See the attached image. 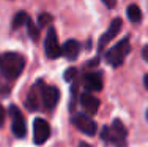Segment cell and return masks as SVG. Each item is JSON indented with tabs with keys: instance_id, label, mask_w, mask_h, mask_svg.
I'll use <instances>...</instances> for the list:
<instances>
[{
	"instance_id": "obj_24",
	"label": "cell",
	"mask_w": 148,
	"mask_h": 147,
	"mask_svg": "<svg viewBox=\"0 0 148 147\" xmlns=\"http://www.w3.org/2000/svg\"><path fill=\"white\" fill-rule=\"evenodd\" d=\"M147 120H148V111H147Z\"/></svg>"
},
{
	"instance_id": "obj_21",
	"label": "cell",
	"mask_w": 148,
	"mask_h": 147,
	"mask_svg": "<svg viewBox=\"0 0 148 147\" xmlns=\"http://www.w3.org/2000/svg\"><path fill=\"white\" fill-rule=\"evenodd\" d=\"M142 55H143V59H145V60L148 62V44L145 48H143V51H142Z\"/></svg>"
},
{
	"instance_id": "obj_2",
	"label": "cell",
	"mask_w": 148,
	"mask_h": 147,
	"mask_svg": "<svg viewBox=\"0 0 148 147\" xmlns=\"http://www.w3.org/2000/svg\"><path fill=\"white\" fill-rule=\"evenodd\" d=\"M126 136L128 130L120 119H115L112 122V127H104L101 131V138L114 147H126Z\"/></svg>"
},
{
	"instance_id": "obj_9",
	"label": "cell",
	"mask_w": 148,
	"mask_h": 147,
	"mask_svg": "<svg viewBox=\"0 0 148 147\" xmlns=\"http://www.w3.org/2000/svg\"><path fill=\"white\" fill-rule=\"evenodd\" d=\"M121 26H123V21L120 19V17H117V19H114L110 22V26H109V29L106 30V32L103 33V37L99 38V51H103V49L107 46L109 43H110L112 40H114L115 37L118 35V32L121 30Z\"/></svg>"
},
{
	"instance_id": "obj_23",
	"label": "cell",
	"mask_w": 148,
	"mask_h": 147,
	"mask_svg": "<svg viewBox=\"0 0 148 147\" xmlns=\"http://www.w3.org/2000/svg\"><path fill=\"white\" fill-rule=\"evenodd\" d=\"M79 147H91V146H90V144H87V142H80Z\"/></svg>"
},
{
	"instance_id": "obj_7",
	"label": "cell",
	"mask_w": 148,
	"mask_h": 147,
	"mask_svg": "<svg viewBox=\"0 0 148 147\" xmlns=\"http://www.w3.org/2000/svg\"><path fill=\"white\" fill-rule=\"evenodd\" d=\"M44 51L49 59H58L62 55V46L58 43L57 32H55L54 27H49L47 37H46V41H44Z\"/></svg>"
},
{
	"instance_id": "obj_15",
	"label": "cell",
	"mask_w": 148,
	"mask_h": 147,
	"mask_svg": "<svg viewBox=\"0 0 148 147\" xmlns=\"http://www.w3.org/2000/svg\"><path fill=\"white\" fill-rule=\"evenodd\" d=\"M29 21H30V16L27 14L25 11H19L14 16V19H13V29H19V27L24 26V24L27 26V22H29Z\"/></svg>"
},
{
	"instance_id": "obj_22",
	"label": "cell",
	"mask_w": 148,
	"mask_h": 147,
	"mask_svg": "<svg viewBox=\"0 0 148 147\" xmlns=\"http://www.w3.org/2000/svg\"><path fill=\"white\" fill-rule=\"evenodd\" d=\"M143 84H145V87L148 90V75H145V78H143Z\"/></svg>"
},
{
	"instance_id": "obj_16",
	"label": "cell",
	"mask_w": 148,
	"mask_h": 147,
	"mask_svg": "<svg viewBox=\"0 0 148 147\" xmlns=\"http://www.w3.org/2000/svg\"><path fill=\"white\" fill-rule=\"evenodd\" d=\"M27 29H29V35H30L32 40H33V41H38V38H40V29L35 26V22H33L32 19L27 22Z\"/></svg>"
},
{
	"instance_id": "obj_10",
	"label": "cell",
	"mask_w": 148,
	"mask_h": 147,
	"mask_svg": "<svg viewBox=\"0 0 148 147\" xmlns=\"http://www.w3.org/2000/svg\"><path fill=\"white\" fill-rule=\"evenodd\" d=\"M103 75L98 71L95 73H87L84 76V87L87 89V92H99L103 89Z\"/></svg>"
},
{
	"instance_id": "obj_17",
	"label": "cell",
	"mask_w": 148,
	"mask_h": 147,
	"mask_svg": "<svg viewBox=\"0 0 148 147\" xmlns=\"http://www.w3.org/2000/svg\"><path fill=\"white\" fill-rule=\"evenodd\" d=\"M52 21V16L47 14V13H43V14H40V17H38V22H40V26H47L49 22Z\"/></svg>"
},
{
	"instance_id": "obj_13",
	"label": "cell",
	"mask_w": 148,
	"mask_h": 147,
	"mask_svg": "<svg viewBox=\"0 0 148 147\" xmlns=\"http://www.w3.org/2000/svg\"><path fill=\"white\" fill-rule=\"evenodd\" d=\"M79 52H80V44H79V41H76V40H68L62 46V54L65 55L68 60H76Z\"/></svg>"
},
{
	"instance_id": "obj_20",
	"label": "cell",
	"mask_w": 148,
	"mask_h": 147,
	"mask_svg": "<svg viewBox=\"0 0 148 147\" xmlns=\"http://www.w3.org/2000/svg\"><path fill=\"white\" fill-rule=\"evenodd\" d=\"M3 122H5V109H3V106L0 104V127L3 125Z\"/></svg>"
},
{
	"instance_id": "obj_3",
	"label": "cell",
	"mask_w": 148,
	"mask_h": 147,
	"mask_svg": "<svg viewBox=\"0 0 148 147\" xmlns=\"http://www.w3.org/2000/svg\"><path fill=\"white\" fill-rule=\"evenodd\" d=\"M131 52V43H129V38H125V40L118 41L114 48H110L106 54V62L112 66H120L125 62L126 55Z\"/></svg>"
},
{
	"instance_id": "obj_19",
	"label": "cell",
	"mask_w": 148,
	"mask_h": 147,
	"mask_svg": "<svg viewBox=\"0 0 148 147\" xmlns=\"http://www.w3.org/2000/svg\"><path fill=\"white\" fill-rule=\"evenodd\" d=\"M103 3L107 8H114V6L117 5V0H103Z\"/></svg>"
},
{
	"instance_id": "obj_12",
	"label": "cell",
	"mask_w": 148,
	"mask_h": 147,
	"mask_svg": "<svg viewBox=\"0 0 148 147\" xmlns=\"http://www.w3.org/2000/svg\"><path fill=\"white\" fill-rule=\"evenodd\" d=\"M25 106L29 111H36L41 108V90H40V82L35 84L30 89L29 95H27L25 100Z\"/></svg>"
},
{
	"instance_id": "obj_8",
	"label": "cell",
	"mask_w": 148,
	"mask_h": 147,
	"mask_svg": "<svg viewBox=\"0 0 148 147\" xmlns=\"http://www.w3.org/2000/svg\"><path fill=\"white\" fill-rule=\"evenodd\" d=\"M51 136V127L44 119H35L33 122V141L35 144L43 146Z\"/></svg>"
},
{
	"instance_id": "obj_1",
	"label": "cell",
	"mask_w": 148,
	"mask_h": 147,
	"mask_svg": "<svg viewBox=\"0 0 148 147\" xmlns=\"http://www.w3.org/2000/svg\"><path fill=\"white\" fill-rule=\"evenodd\" d=\"M25 66V57L19 52H3L0 54V73L6 79H16L21 76Z\"/></svg>"
},
{
	"instance_id": "obj_4",
	"label": "cell",
	"mask_w": 148,
	"mask_h": 147,
	"mask_svg": "<svg viewBox=\"0 0 148 147\" xmlns=\"http://www.w3.org/2000/svg\"><path fill=\"white\" fill-rule=\"evenodd\" d=\"M40 90H41V103L44 104L46 109H54L60 100V92L54 86H46L43 81H40Z\"/></svg>"
},
{
	"instance_id": "obj_18",
	"label": "cell",
	"mask_w": 148,
	"mask_h": 147,
	"mask_svg": "<svg viewBox=\"0 0 148 147\" xmlns=\"http://www.w3.org/2000/svg\"><path fill=\"white\" fill-rule=\"evenodd\" d=\"M76 68H68L66 70V73H65V79L66 81H71V79H74V76H76Z\"/></svg>"
},
{
	"instance_id": "obj_11",
	"label": "cell",
	"mask_w": 148,
	"mask_h": 147,
	"mask_svg": "<svg viewBox=\"0 0 148 147\" xmlns=\"http://www.w3.org/2000/svg\"><path fill=\"white\" fill-rule=\"evenodd\" d=\"M80 104H82V108L85 109V112L88 115H93L98 112V109H99V100H98L95 95H91V93L85 92L80 95Z\"/></svg>"
},
{
	"instance_id": "obj_14",
	"label": "cell",
	"mask_w": 148,
	"mask_h": 147,
	"mask_svg": "<svg viewBox=\"0 0 148 147\" xmlns=\"http://www.w3.org/2000/svg\"><path fill=\"white\" fill-rule=\"evenodd\" d=\"M128 17L129 21L134 24H139L140 21H142V11H140V8L137 5H129L128 6Z\"/></svg>"
},
{
	"instance_id": "obj_6",
	"label": "cell",
	"mask_w": 148,
	"mask_h": 147,
	"mask_svg": "<svg viewBox=\"0 0 148 147\" xmlns=\"http://www.w3.org/2000/svg\"><path fill=\"white\" fill-rule=\"evenodd\" d=\"M73 124H74V127L79 131H82L84 135H88V136L96 135L98 125L93 119L88 117V114H76L73 117Z\"/></svg>"
},
{
	"instance_id": "obj_5",
	"label": "cell",
	"mask_w": 148,
	"mask_h": 147,
	"mask_svg": "<svg viewBox=\"0 0 148 147\" xmlns=\"http://www.w3.org/2000/svg\"><path fill=\"white\" fill-rule=\"evenodd\" d=\"M10 114H11V130H13V135L16 136V138H24L27 133V124H25V119H24L22 112H21V109L14 104H11L10 106Z\"/></svg>"
}]
</instances>
